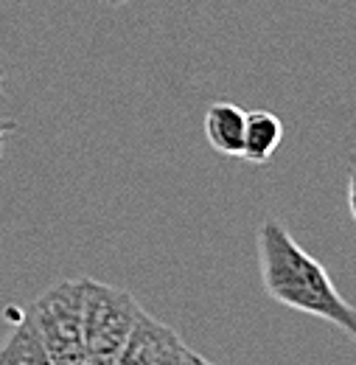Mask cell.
Instances as JSON below:
<instances>
[{
	"mask_svg": "<svg viewBox=\"0 0 356 365\" xmlns=\"http://www.w3.org/2000/svg\"><path fill=\"white\" fill-rule=\"evenodd\" d=\"M256 239L261 281L275 304L328 320L340 331L354 334L356 307L340 295L325 267L292 239L289 230L278 220H264Z\"/></svg>",
	"mask_w": 356,
	"mask_h": 365,
	"instance_id": "6da1fadb",
	"label": "cell"
},
{
	"mask_svg": "<svg viewBox=\"0 0 356 365\" xmlns=\"http://www.w3.org/2000/svg\"><path fill=\"white\" fill-rule=\"evenodd\" d=\"M82 340L88 365H112L127 346L140 307L127 289L82 278Z\"/></svg>",
	"mask_w": 356,
	"mask_h": 365,
	"instance_id": "7a4b0ae2",
	"label": "cell"
},
{
	"mask_svg": "<svg viewBox=\"0 0 356 365\" xmlns=\"http://www.w3.org/2000/svg\"><path fill=\"white\" fill-rule=\"evenodd\" d=\"M82 278L56 281L34 298L26 312L53 365H88L82 340Z\"/></svg>",
	"mask_w": 356,
	"mask_h": 365,
	"instance_id": "3957f363",
	"label": "cell"
},
{
	"mask_svg": "<svg viewBox=\"0 0 356 365\" xmlns=\"http://www.w3.org/2000/svg\"><path fill=\"white\" fill-rule=\"evenodd\" d=\"M179 343L182 340L169 326H163L160 320L140 312L127 346L121 349V354L115 357L112 365H163Z\"/></svg>",
	"mask_w": 356,
	"mask_h": 365,
	"instance_id": "277c9868",
	"label": "cell"
},
{
	"mask_svg": "<svg viewBox=\"0 0 356 365\" xmlns=\"http://www.w3.org/2000/svg\"><path fill=\"white\" fill-rule=\"evenodd\" d=\"M244 121L247 113L230 101H214L205 110V138L214 152L227 158H241L244 149Z\"/></svg>",
	"mask_w": 356,
	"mask_h": 365,
	"instance_id": "5b68a950",
	"label": "cell"
},
{
	"mask_svg": "<svg viewBox=\"0 0 356 365\" xmlns=\"http://www.w3.org/2000/svg\"><path fill=\"white\" fill-rule=\"evenodd\" d=\"M283 140V124L269 110H253L244 121V149L241 158L250 163H267Z\"/></svg>",
	"mask_w": 356,
	"mask_h": 365,
	"instance_id": "8992f818",
	"label": "cell"
},
{
	"mask_svg": "<svg viewBox=\"0 0 356 365\" xmlns=\"http://www.w3.org/2000/svg\"><path fill=\"white\" fill-rule=\"evenodd\" d=\"M0 365H53L37 329L28 323L26 315L17 318L14 329L0 343Z\"/></svg>",
	"mask_w": 356,
	"mask_h": 365,
	"instance_id": "52a82bcc",
	"label": "cell"
},
{
	"mask_svg": "<svg viewBox=\"0 0 356 365\" xmlns=\"http://www.w3.org/2000/svg\"><path fill=\"white\" fill-rule=\"evenodd\" d=\"M348 208H351V217L356 222V166L348 172Z\"/></svg>",
	"mask_w": 356,
	"mask_h": 365,
	"instance_id": "ba28073f",
	"label": "cell"
},
{
	"mask_svg": "<svg viewBox=\"0 0 356 365\" xmlns=\"http://www.w3.org/2000/svg\"><path fill=\"white\" fill-rule=\"evenodd\" d=\"M17 130V124L14 121H0V158H3V152H6V140L9 135Z\"/></svg>",
	"mask_w": 356,
	"mask_h": 365,
	"instance_id": "9c48e42d",
	"label": "cell"
},
{
	"mask_svg": "<svg viewBox=\"0 0 356 365\" xmlns=\"http://www.w3.org/2000/svg\"><path fill=\"white\" fill-rule=\"evenodd\" d=\"M104 3H110V6H127L130 0H104Z\"/></svg>",
	"mask_w": 356,
	"mask_h": 365,
	"instance_id": "30bf717a",
	"label": "cell"
},
{
	"mask_svg": "<svg viewBox=\"0 0 356 365\" xmlns=\"http://www.w3.org/2000/svg\"><path fill=\"white\" fill-rule=\"evenodd\" d=\"M0 96H3V68H0Z\"/></svg>",
	"mask_w": 356,
	"mask_h": 365,
	"instance_id": "8fae6325",
	"label": "cell"
},
{
	"mask_svg": "<svg viewBox=\"0 0 356 365\" xmlns=\"http://www.w3.org/2000/svg\"><path fill=\"white\" fill-rule=\"evenodd\" d=\"M199 365H211V363H205V360H202V363H199Z\"/></svg>",
	"mask_w": 356,
	"mask_h": 365,
	"instance_id": "7c38bea8",
	"label": "cell"
},
{
	"mask_svg": "<svg viewBox=\"0 0 356 365\" xmlns=\"http://www.w3.org/2000/svg\"><path fill=\"white\" fill-rule=\"evenodd\" d=\"M354 340H356V329H354Z\"/></svg>",
	"mask_w": 356,
	"mask_h": 365,
	"instance_id": "4fadbf2b",
	"label": "cell"
}]
</instances>
